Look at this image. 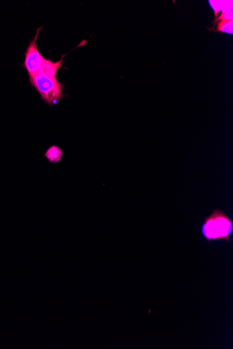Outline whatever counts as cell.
<instances>
[{"mask_svg": "<svg viewBox=\"0 0 233 349\" xmlns=\"http://www.w3.org/2000/svg\"><path fill=\"white\" fill-rule=\"evenodd\" d=\"M233 231L232 220L223 210L214 209L209 216L204 218L201 227L202 237L211 243L216 240H225L230 243Z\"/></svg>", "mask_w": 233, "mask_h": 349, "instance_id": "cell-1", "label": "cell"}, {"mask_svg": "<svg viewBox=\"0 0 233 349\" xmlns=\"http://www.w3.org/2000/svg\"><path fill=\"white\" fill-rule=\"evenodd\" d=\"M30 83L40 95L43 101L50 107L58 104L64 97V84L42 74L29 76Z\"/></svg>", "mask_w": 233, "mask_h": 349, "instance_id": "cell-2", "label": "cell"}, {"mask_svg": "<svg viewBox=\"0 0 233 349\" xmlns=\"http://www.w3.org/2000/svg\"><path fill=\"white\" fill-rule=\"evenodd\" d=\"M42 28L43 27H41L37 29L35 38L30 43L25 53V61L23 63V67L26 69L29 76L39 74L45 60V58L41 55L37 45V39Z\"/></svg>", "mask_w": 233, "mask_h": 349, "instance_id": "cell-3", "label": "cell"}, {"mask_svg": "<svg viewBox=\"0 0 233 349\" xmlns=\"http://www.w3.org/2000/svg\"><path fill=\"white\" fill-rule=\"evenodd\" d=\"M66 55H62V58L60 61L53 62L50 60H44V63L42 64V69L39 71V74L45 75L48 77L53 78V79H58L57 74L59 69L62 67V63L64 61V57Z\"/></svg>", "mask_w": 233, "mask_h": 349, "instance_id": "cell-4", "label": "cell"}, {"mask_svg": "<svg viewBox=\"0 0 233 349\" xmlns=\"http://www.w3.org/2000/svg\"><path fill=\"white\" fill-rule=\"evenodd\" d=\"M45 157L51 163H58L63 158L64 153L61 148L57 145H53L46 150Z\"/></svg>", "mask_w": 233, "mask_h": 349, "instance_id": "cell-5", "label": "cell"}, {"mask_svg": "<svg viewBox=\"0 0 233 349\" xmlns=\"http://www.w3.org/2000/svg\"><path fill=\"white\" fill-rule=\"evenodd\" d=\"M232 21H220V22L217 26V31L232 35Z\"/></svg>", "mask_w": 233, "mask_h": 349, "instance_id": "cell-6", "label": "cell"}, {"mask_svg": "<svg viewBox=\"0 0 233 349\" xmlns=\"http://www.w3.org/2000/svg\"><path fill=\"white\" fill-rule=\"evenodd\" d=\"M232 8L224 11L219 18L220 21H232Z\"/></svg>", "mask_w": 233, "mask_h": 349, "instance_id": "cell-7", "label": "cell"}]
</instances>
